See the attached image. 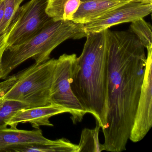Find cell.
Masks as SVG:
<instances>
[{"instance_id":"cell-1","label":"cell","mask_w":152,"mask_h":152,"mask_svg":"<svg viewBox=\"0 0 152 152\" xmlns=\"http://www.w3.org/2000/svg\"><path fill=\"white\" fill-rule=\"evenodd\" d=\"M107 113L105 151L126 150L144 80L145 48L129 30L107 31Z\"/></svg>"},{"instance_id":"cell-2","label":"cell","mask_w":152,"mask_h":152,"mask_svg":"<svg viewBox=\"0 0 152 152\" xmlns=\"http://www.w3.org/2000/svg\"><path fill=\"white\" fill-rule=\"evenodd\" d=\"M107 31L87 34L71 84L84 111L94 116L102 130L105 128L107 113Z\"/></svg>"},{"instance_id":"cell-3","label":"cell","mask_w":152,"mask_h":152,"mask_svg":"<svg viewBox=\"0 0 152 152\" xmlns=\"http://www.w3.org/2000/svg\"><path fill=\"white\" fill-rule=\"evenodd\" d=\"M84 24L72 20L54 21L51 19L39 33L23 44L7 49V55L1 62L2 76L5 79L18 66L29 58L40 64L50 59L52 51L69 39L86 37Z\"/></svg>"},{"instance_id":"cell-4","label":"cell","mask_w":152,"mask_h":152,"mask_svg":"<svg viewBox=\"0 0 152 152\" xmlns=\"http://www.w3.org/2000/svg\"><path fill=\"white\" fill-rule=\"evenodd\" d=\"M57 59H49L10 76L0 83V97L23 103L29 107L50 104V88Z\"/></svg>"},{"instance_id":"cell-5","label":"cell","mask_w":152,"mask_h":152,"mask_svg":"<svg viewBox=\"0 0 152 152\" xmlns=\"http://www.w3.org/2000/svg\"><path fill=\"white\" fill-rule=\"evenodd\" d=\"M75 54H64L57 59L50 88V102L64 107L71 115L74 124L80 122L85 112L71 88Z\"/></svg>"},{"instance_id":"cell-6","label":"cell","mask_w":152,"mask_h":152,"mask_svg":"<svg viewBox=\"0 0 152 152\" xmlns=\"http://www.w3.org/2000/svg\"><path fill=\"white\" fill-rule=\"evenodd\" d=\"M48 1L31 0L19 8L8 28L7 49L23 44L43 29L52 19L46 12Z\"/></svg>"},{"instance_id":"cell-7","label":"cell","mask_w":152,"mask_h":152,"mask_svg":"<svg viewBox=\"0 0 152 152\" xmlns=\"http://www.w3.org/2000/svg\"><path fill=\"white\" fill-rule=\"evenodd\" d=\"M147 50L144 80L129 137L134 143L142 140L152 126V47Z\"/></svg>"},{"instance_id":"cell-8","label":"cell","mask_w":152,"mask_h":152,"mask_svg":"<svg viewBox=\"0 0 152 152\" xmlns=\"http://www.w3.org/2000/svg\"><path fill=\"white\" fill-rule=\"evenodd\" d=\"M152 11V4L144 3L141 0H133L85 24L84 30L87 34L99 32L119 24L144 18L151 14Z\"/></svg>"},{"instance_id":"cell-9","label":"cell","mask_w":152,"mask_h":152,"mask_svg":"<svg viewBox=\"0 0 152 152\" xmlns=\"http://www.w3.org/2000/svg\"><path fill=\"white\" fill-rule=\"evenodd\" d=\"M69 111L64 107L50 103L48 105L22 108L18 110L7 121L6 124L11 128H16L21 123L29 122L33 128L39 129L41 126H53L50 118L54 115Z\"/></svg>"},{"instance_id":"cell-10","label":"cell","mask_w":152,"mask_h":152,"mask_svg":"<svg viewBox=\"0 0 152 152\" xmlns=\"http://www.w3.org/2000/svg\"><path fill=\"white\" fill-rule=\"evenodd\" d=\"M52 140L43 136L40 129L24 130L16 128L0 129V152H7L15 147L50 143Z\"/></svg>"},{"instance_id":"cell-11","label":"cell","mask_w":152,"mask_h":152,"mask_svg":"<svg viewBox=\"0 0 152 152\" xmlns=\"http://www.w3.org/2000/svg\"><path fill=\"white\" fill-rule=\"evenodd\" d=\"M133 0H91L81 1L72 21L79 23H89L110 10Z\"/></svg>"},{"instance_id":"cell-12","label":"cell","mask_w":152,"mask_h":152,"mask_svg":"<svg viewBox=\"0 0 152 152\" xmlns=\"http://www.w3.org/2000/svg\"><path fill=\"white\" fill-rule=\"evenodd\" d=\"M81 0H49L46 12L54 21L72 20Z\"/></svg>"},{"instance_id":"cell-13","label":"cell","mask_w":152,"mask_h":152,"mask_svg":"<svg viewBox=\"0 0 152 152\" xmlns=\"http://www.w3.org/2000/svg\"><path fill=\"white\" fill-rule=\"evenodd\" d=\"M78 145L64 138L52 140L47 144H34L12 148L8 152H78Z\"/></svg>"},{"instance_id":"cell-14","label":"cell","mask_w":152,"mask_h":152,"mask_svg":"<svg viewBox=\"0 0 152 152\" xmlns=\"http://www.w3.org/2000/svg\"><path fill=\"white\" fill-rule=\"evenodd\" d=\"M96 128L93 129L85 128L83 130L80 142L78 145V152H99L105 151L103 144L99 142V132L101 128L96 121Z\"/></svg>"},{"instance_id":"cell-15","label":"cell","mask_w":152,"mask_h":152,"mask_svg":"<svg viewBox=\"0 0 152 152\" xmlns=\"http://www.w3.org/2000/svg\"><path fill=\"white\" fill-rule=\"evenodd\" d=\"M129 31L137 37L144 48L147 49L152 47V27L143 18L131 22Z\"/></svg>"},{"instance_id":"cell-16","label":"cell","mask_w":152,"mask_h":152,"mask_svg":"<svg viewBox=\"0 0 152 152\" xmlns=\"http://www.w3.org/2000/svg\"><path fill=\"white\" fill-rule=\"evenodd\" d=\"M28 108L23 103L11 100H5L0 107V129L7 128L6 122L18 110Z\"/></svg>"},{"instance_id":"cell-17","label":"cell","mask_w":152,"mask_h":152,"mask_svg":"<svg viewBox=\"0 0 152 152\" xmlns=\"http://www.w3.org/2000/svg\"><path fill=\"white\" fill-rule=\"evenodd\" d=\"M24 0H4V16L0 25V34L7 31Z\"/></svg>"},{"instance_id":"cell-18","label":"cell","mask_w":152,"mask_h":152,"mask_svg":"<svg viewBox=\"0 0 152 152\" xmlns=\"http://www.w3.org/2000/svg\"><path fill=\"white\" fill-rule=\"evenodd\" d=\"M9 34V28L7 31L0 34V61H2V56L7 49V41Z\"/></svg>"},{"instance_id":"cell-19","label":"cell","mask_w":152,"mask_h":152,"mask_svg":"<svg viewBox=\"0 0 152 152\" xmlns=\"http://www.w3.org/2000/svg\"><path fill=\"white\" fill-rule=\"evenodd\" d=\"M4 0H0V25L1 24L4 16Z\"/></svg>"},{"instance_id":"cell-20","label":"cell","mask_w":152,"mask_h":152,"mask_svg":"<svg viewBox=\"0 0 152 152\" xmlns=\"http://www.w3.org/2000/svg\"><path fill=\"white\" fill-rule=\"evenodd\" d=\"M141 1L144 3L152 4V0H141Z\"/></svg>"},{"instance_id":"cell-21","label":"cell","mask_w":152,"mask_h":152,"mask_svg":"<svg viewBox=\"0 0 152 152\" xmlns=\"http://www.w3.org/2000/svg\"><path fill=\"white\" fill-rule=\"evenodd\" d=\"M1 62H2V61H0V79H1V76H2V69H1Z\"/></svg>"},{"instance_id":"cell-22","label":"cell","mask_w":152,"mask_h":152,"mask_svg":"<svg viewBox=\"0 0 152 152\" xmlns=\"http://www.w3.org/2000/svg\"><path fill=\"white\" fill-rule=\"evenodd\" d=\"M4 101V99H3V98H2L0 97V107L2 105Z\"/></svg>"},{"instance_id":"cell-23","label":"cell","mask_w":152,"mask_h":152,"mask_svg":"<svg viewBox=\"0 0 152 152\" xmlns=\"http://www.w3.org/2000/svg\"><path fill=\"white\" fill-rule=\"evenodd\" d=\"M81 1H91V0H81Z\"/></svg>"}]
</instances>
